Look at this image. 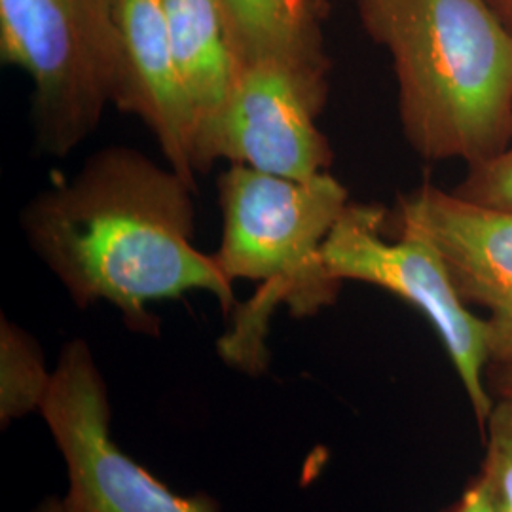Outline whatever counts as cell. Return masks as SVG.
<instances>
[{"mask_svg":"<svg viewBox=\"0 0 512 512\" xmlns=\"http://www.w3.org/2000/svg\"><path fill=\"white\" fill-rule=\"evenodd\" d=\"M52 374L31 334L2 317L0 321V420L12 423L40 408Z\"/></svg>","mask_w":512,"mask_h":512,"instance_id":"7c38bea8","label":"cell"},{"mask_svg":"<svg viewBox=\"0 0 512 512\" xmlns=\"http://www.w3.org/2000/svg\"><path fill=\"white\" fill-rule=\"evenodd\" d=\"M33 512H67L65 511V503L61 497L57 495H48L46 499H42L38 503L37 509Z\"/></svg>","mask_w":512,"mask_h":512,"instance_id":"ac0fdd59","label":"cell"},{"mask_svg":"<svg viewBox=\"0 0 512 512\" xmlns=\"http://www.w3.org/2000/svg\"><path fill=\"white\" fill-rule=\"evenodd\" d=\"M120 69L112 105L137 116L162 148L167 167L196 186L194 122L171 48L164 0H114Z\"/></svg>","mask_w":512,"mask_h":512,"instance_id":"9c48e42d","label":"cell"},{"mask_svg":"<svg viewBox=\"0 0 512 512\" xmlns=\"http://www.w3.org/2000/svg\"><path fill=\"white\" fill-rule=\"evenodd\" d=\"M241 69L277 65L327 101L329 57L313 0H219Z\"/></svg>","mask_w":512,"mask_h":512,"instance_id":"8fae6325","label":"cell"},{"mask_svg":"<svg viewBox=\"0 0 512 512\" xmlns=\"http://www.w3.org/2000/svg\"><path fill=\"white\" fill-rule=\"evenodd\" d=\"M222 238L215 255L232 283H260L255 296L232 311V327L219 340L224 363L258 376L268 363V332L285 304L294 317L330 306L342 283L329 274L323 245L348 207V190L332 175L311 181L275 177L232 164L219 179Z\"/></svg>","mask_w":512,"mask_h":512,"instance_id":"3957f363","label":"cell"},{"mask_svg":"<svg viewBox=\"0 0 512 512\" xmlns=\"http://www.w3.org/2000/svg\"><path fill=\"white\" fill-rule=\"evenodd\" d=\"M488 2L494 8L495 14L503 19L512 31V0H488Z\"/></svg>","mask_w":512,"mask_h":512,"instance_id":"e0dca14e","label":"cell"},{"mask_svg":"<svg viewBox=\"0 0 512 512\" xmlns=\"http://www.w3.org/2000/svg\"><path fill=\"white\" fill-rule=\"evenodd\" d=\"M325 103L277 65L243 67L203 150V171L228 160L293 181L327 173L332 152L317 128Z\"/></svg>","mask_w":512,"mask_h":512,"instance_id":"52a82bcc","label":"cell"},{"mask_svg":"<svg viewBox=\"0 0 512 512\" xmlns=\"http://www.w3.org/2000/svg\"><path fill=\"white\" fill-rule=\"evenodd\" d=\"M0 57L33 82L38 148L63 158L112 103L120 69L114 0H0Z\"/></svg>","mask_w":512,"mask_h":512,"instance_id":"277c9868","label":"cell"},{"mask_svg":"<svg viewBox=\"0 0 512 512\" xmlns=\"http://www.w3.org/2000/svg\"><path fill=\"white\" fill-rule=\"evenodd\" d=\"M171 48L194 122V165L236 90L241 63L228 37L219 0H164Z\"/></svg>","mask_w":512,"mask_h":512,"instance_id":"30bf717a","label":"cell"},{"mask_svg":"<svg viewBox=\"0 0 512 512\" xmlns=\"http://www.w3.org/2000/svg\"><path fill=\"white\" fill-rule=\"evenodd\" d=\"M391 55L408 145L476 165L512 143V31L488 0H353Z\"/></svg>","mask_w":512,"mask_h":512,"instance_id":"7a4b0ae2","label":"cell"},{"mask_svg":"<svg viewBox=\"0 0 512 512\" xmlns=\"http://www.w3.org/2000/svg\"><path fill=\"white\" fill-rule=\"evenodd\" d=\"M194 190L137 150L105 148L27 203L21 228L78 308L109 302L129 329L152 334L156 302L203 291L224 313L238 306L215 256L192 243Z\"/></svg>","mask_w":512,"mask_h":512,"instance_id":"6da1fadb","label":"cell"},{"mask_svg":"<svg viewBox=\"0 0 512 512\" xmlns=\"http://www.w3.org/2000/svg\"><path fill=\"white\" fill-rule=\"evenodd\" d=\"M482 431L486 456L476 478L484 488L488 512H512V401L497 399Z\"/></svg>","mask_w":512,"mask_h":512,"instance_id":"4fadbf2b","label":"cell"},{"mask_svg":"<svg viewBox=\"0 0 512 512\" xmlns=\"http://www.w3.org/2000/svg\"><path fill=\"white\" fill-rule=\"evenodd\" d=\"M497 393L499 399L512 401V361L501 365V374H499V384H497Z\"/></svg>","mask_w":512,"mask_h":512,"instance_id":"2e32d148","label":"cell"},{"mask_svg":"<svg viewBox=\"0 0 512 512\" xmlns=\"http://www.w3.org/2000/svg\"><path fill=\"white\" fill-rule=\"evenodd\" d=\"M454 192L471 202L512 209V143L490 160L471 165Z\"/></svg>","mask_w":512,"mask_h":512,"instance_id":"5bb4252c","label":"cell"},{"mask_svg":"<svg viewBox=\"0 0 512 512\" xmlns=\"http://www.w3.org/2000/svg\"><path fill=\"white\" fill-rule=\"evenodd\" d=\"M38 410L65 459V511L220 512L211 495L171 492L112 440L107 385L84 340L61 349Z\"/></svg>","mask_w":512,"mask_h":512,"instance_id":"8992f818","label":"cell"},{"mask_svg":"<svg viewBox=\"0 0 512 512\" xmlns=\"http://www.w3.org/2000/svg\"><path fill=\"white\" fill-rule=\"evenodd\" d=\"M439 512H488L486 494L480 480L473 478L458 499Z\"/></svg>","mask_w":512,"mask_h":512,"instance_id":"9a60e30c","label":"cell"},{"mask_svg":"<svg viewBox=\"0 0 512 512\" xmlns=\"http://www.w3.org/2000/svg\"><path fill=\"white\" fill-rule=\"evenodd\" d=\"M399 222L439 249L459 294L488 311L492 361H512V209L423 184L399 203Z\"/></svg>","mask_w":512,"mask_h":512,"instance_id":"ba28073f","label":"cell"},{"mask_svg":"<svg viewBox=\"0 0 512 512\" xmlns=\"http://www.w3.org/2000/svg\"><path fill=\"white\" fill-rule=\"evenodd\" d=\"M384 207L348 203L323 245L329 274L380 287L421 311L437 330L480 429L495 401L484 382L492 361L488 321L476 317L459 294L444 258L420 228L399 222V238H384Z\"/></svg>","mask_w":512,"mask_h":512,"instance_id":"5b68a950","label":"cell"}]
</instances>
